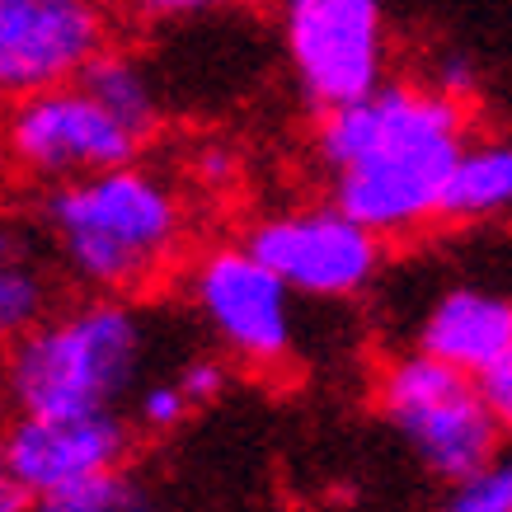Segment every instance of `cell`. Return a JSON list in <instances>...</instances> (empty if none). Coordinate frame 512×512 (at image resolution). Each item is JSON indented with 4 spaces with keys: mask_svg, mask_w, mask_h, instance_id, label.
I'll list each match as a JSON object with an SVG mask.
<instances>
[{
    "mask_svg": "<svg viewBox=\"0 0 512 512\" xmlns=\"http://www.w3.org/2000/svg\"><path fill=\"white\" fill-rule=\"evenodd\" d=\"M245 245L306 301H353L386 268V240L329 198L259 217Z\"/></svg>",
    "mask_w": 512,
    "mask_h": 512,
    "instance_id": "cell-8",
    "label": "cell"
},
{
    "mask_svg": "<svg viewBox=\"0 0 512 512\" xmlns=\"http://www.w3.org/2000/svg\"><path fill=\"white\" fill-rule=\"evenodd\" d=\"M109 43V0H0V104L76 80Z\"/></svg>",
    "mask_w": 512,
    "mask_h": 512,
    "instance_id": "cell-9",
    "label": "cell"
},
{
    "mask_svg": "<svg viewBox=\"0 0 512 512\" xmlns=\"http://www.w3.org/2000/svg\"><path fill=\"white\" fill-rule=\"evenodd\" d=\"M38 512H165L160 508L156 489L132 475L127 466L109 470V475H94L85 484L57 489V494L38 498Z\"/></svg>",
    "mask_w": 512,
    "mask_h": 512,
    "instance_id": "cell-15",
    "label": "cell"
},
{
    "mask_svg": "<svg viewBox=\"0 0 512 512\" xmlns=\"http://www.w3.org/2000/svg\"><path fill=\"white\" fill-rule=\"evenodd\" d=\"M127 409H80V414H10L0 423V447L33 498L85 484L127 466L132 456Z\"/></svg>",
    "mask_w": 512,
    "mask_h": 512,
    "instance_id": "cell-10",
    "label": "cell"
},
{
    "mask_svg": "<svg viewBox=\"0 0 512 512\" xmlns=\"http://www.w3.org/2000/svg\"><path fill=\"white\" fill-rule=\"evenodd\" d=\"M156 353L160 325L146 306L85 292L0 353V404L10 414L127 409Z\"/></svg>",
    "mask_w": 512,
    "mask_h": 512,
    "instance_id": "cell-3",
    "label": "cell"
},
{
    "mask_svg": "<svg viewBox=\"0 0 512 512\" xmlns=\"http://www.w3.org/2000/svg\"><path fill=\"white\" fill-rule=\"evenodd\" d=\"M38 217L62 278L90 296L141 301L184 268L193 240L188 193L141 160L47 188Z\"/></svg>",
    "mask_w": 512,
    "mask_h": 512,
    "instance_id": "cell-2",
    "label": "cell"
},
{
    "mask_svg": "<svg viewBox=\"0 0 512 512\" xmlns=\"http://www.w3.org/2000/svg\"><path fill=\"white\" fill-rule=\"evenodd\" d=\"M141 151H146V137H137L118 113L104 109L99 94L80 76L24 94L15 104H5V118H0V156L10 160L15 174L43 188L141 160Z\"/></svg>",
    "mask_w": 512,
    "mask_h": 512,
    "instance_id": "cell-7",
    "label": "cell"
},
{
    "mask_svg": "<svg viewBox=\"0 0 512 512\" xmlns=\"http://www.w3.org/2000/svg\"><path fill=\"white\" fill-rule=\"evenodd\" d=\"M0 512H38V498L24 489L10 461H5V447H0Z\"/></svg>",
    "mask_w": 512,
    "mask_h": 512,
    "instance_id": "cell-22",
    "label": "cell"
},
{
    "mask_svg": "<svg viewBox=\"0 0 512 512\" xmlns=\"http://www.w3.org/2000/svg\"><path fill=\"white\" fill-rule=\"evenodd\" d=\"M62 282L43 217L0 212V353L62 306Z\"/></svg>",
    "mask_w": 512,
    "mask_h": 512,
    "instance_id": "cell-12",
    "label": "cell"
},
{
    "mask_svg": "<svg viewBox=\"0 0 512 512\" xmlns=\"http://www.w3.org/2000/svg\"><path fill=\"white\" fill-rule=\"evenodd\" d=\"M414 348L442 357L470 376H489L512 353V296L480 287V282H456L423 306Z\"/></svg>",
    "mask_w": 512,
    "mask_h": 512,
    "instance_id": "cell-11",
    "label": "cell"
},
{
    "mask_svg": "<svg viewBox=\"0 0 512 512\" xmlns=\"http://www.w3.org/2000/svg\"><path fill=\"white\" fill-rule=\"evenodd\" d=\"M376 409L390 433L414 451V461L442 484L484 466L508 437L480 376L423 348L386 362L376 381Z\"/></svg>",
    "mask_w": 512,
    "mask_h": 512,
    "instance_id": "cell-4",
    "label": "cell"
},
{
    "mask_svg": "<svg viewBox=\"0 0 512 512\" xmlns=\"http://www.w3.org/2000/svg\"><path fill=\"white\" fill-rule=\"evenodd\" d=\"M80 80H85V85L99 94V104L118 113L137 137L151 141L160 132V118H165V113H160V85L137 52H123L118 43H109L80 71Z\"/></svg>",
    "mask_w": 512,
    "mask_h": 512,
    "instance_id": "cell-14",
    "label": "cell"
},
{
    "mask_svg": "<svg viewBox=\"0 0 512 512\" xmlns=\"http://www.w3.org/2000/svg\"><path fill=\"white\" fill-rule=\"evenodd\" d=\"M184 301L221 357L249 372H278L296 353L301 296L245 245H207L184 264Z\"/></svg>",
    "mask_w": 512,
    "mask_h": 512,
    "instance_id": "cell-5",
    "label": "cell"
},
{
    "mask_svg": "<svg viewBox=\"0 0 512 512\" xmlns=\"http://www.w3.org/2000/svg\"><path fill=\"white\" fill-rule=\"evenodd\" d=\"M188 414H198L193 409V400L184 395V386L174 381V372H151L146 381H141V390L132 395V404H127V419H132V428L137 433H174L179 423H188Z\"/></svg>",
    "mask_w": 512,
    "mask_h": 512,
    "instance_id": "cell-17",
    "label": "cell"
},
{
    "mask_svg": "<svg viewBox=\"0 0 512 512\" xmlns=\"http://www.w3.org/2000/svg\"><path fill=\"white\" fill-rule=\"evenodd\" d=\"M231 367H235L231 357H221L217 348H212V353H184L170 372H174V381L184 386L188 400H193V409H207V404H217L221 395H226Z\"/></svg>",
    "mask_w": 512,
    "mask_h": 512,
    "instance_id": "cell-19",
    "label": "cell"
},
{
    "mask_svg": "<svg viewBox=\"0 0 512 512\" xmlns=\"http://www.w3.org/2000/svg\"><path fill=\"white\" fill-rule=\"evenodd\" d=\"M512 217V137L470 132L442 198V226H489Z\"/></svg>",
    "mask_w": 512,
    "mask_h": 512,
    "instance_id": "cell-13",
    "label": "cell"
},
{
    "mask_svg": "<svg viewBox=\"0 0 512 512\" xmlns=\"http://www.w3.org/2000/svg\"><path fill=\"white\" fill-rule=\"evenodd\" d=\"M118 15L146 29H165V24H188V19L207 15H231V10H249L259 0H113Z\"/></svg>",
    "mask_w": 512,
    "mask_h": 512,
    "instance_id": "cell-18",
    "label": "cell"
},
{
    "mask_svg": "<svg viewBox=\"0 0 512 512\" xmlns=\"http://www.w3.org/2000/svg\"><path fill=\"white\" fill-rule=\"evenodd\" d=\"M428 80H433V85H442L447 94H456V99H466V104L475 99V85H480L475 66H470L466 57H456V52H451V57H442V62L428 71Z\"/></svg>",
    "mask_w": 512,
    "mask_h": 512,
    "instance_id": "cell-20",
    "label": "cell"
},
{
    "mask_svg": "<svg viewBox=\"0 0 512 512\" xmlns=\"http://www.w3.org/2000/svg\"><path fill=\"white\" fill-rule=\"evenodd\" d=\"M470 104L428 76H390L372 94L315 118V165L329 202L381 240L442 221L451 170L470 141Z\"/></svg>",
    "mask_w": 512,
    "mask_h": 512,
    "instance_id": "cell-1",
    "label": "cell"
},
{
    "mask_svg": "<svg viewBox=\"0 0 512 512\" xmlns=\"http://www.w3.org/2000/svg\"><path fill=\"white\" fill-rule=\"evenodd\" d=\"M484 390H489V400H494V414H498V423H503V433L512 437V353L484 376Z\"/></svg>",
    "mask_w": 512,
    "mask_h": 512,
    "instance_id": "cell-21",
    "label": "cell"
},
{
    "mask_svg": "<svg viewBox=\"0 0 512 512\" xmlns=\"http://www.w3.org/2000/svg\"><path fill=\"white\" fill-rule=\"evenodd\" d=\"M273 19L287 76L315 113L390 80L395 38L381 0H273Z\"/></svg>",
    "mask_w": 512,
    "mask_h": 512,
    "instance_id": "cell-6",
    "label": "cell"
},
{
    "mask_svg": "<svg viewBox=\"0 0 512 512\" xmlns=\"http://www.w3.org/2000/svg\"><path fill=\"white\" fill-rule=\"evenodd\" d=\"M433 512H512V451L498 447L484 466L451 480Z\"/></svg>",
    "mask_w": 512,
    "mask_h": 512,
    "instance_id": "cell-16",
    "label": "cell"
}]
</instances>
